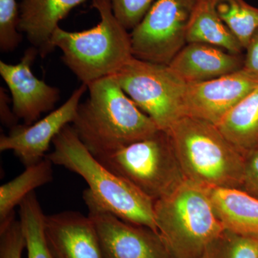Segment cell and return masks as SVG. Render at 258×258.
<instances>
[{"instance_id": "1", "label": "cell", "mask_w": 258, "mask_h": 258, "mask_svg": "<svg viewBox=\"0 0 258 258\" xmlns=\"http://www.w3.org/2000/svg\"><path fill=\"white\" fill-rule=\"evenodd\" d=\"M52 145L53 151L47 154V159L79 174L87 183L83 200L88 208L110 212L125 221L158 232L154 200L97 160L71 124L57 134Z\"/></svg>"}, {"instance_id": "2", "label": "cell", "mask_w": 258, "mask_h": 258, "mask_svg": "<svg viewBox=\"0 0 258 258\" xmlns=\"http://www.w3.org/2000/svg\"><path fill=\"white\" fill-rule=\"evenodd\" d=\"M71 126L94 157L114 152L159 130L123 91L114 76L88 85Z\"/></svg>"}, {"instance_id": "3", "label": "cell", "mask_w": 258, "mask_h": 258, "mask_svg": "<svg viewBox=\"0 0 258 258\" xmlns=\"http://www.w3.org/2000/svg\"><path fill=\"white\" fill-rule=\"evenodd\" d=\"M166 132L185 179L207 188L241 189L244 156L217 125L187 115Z\"/></svg>"}, {"instance_id": "4", "label": "cell", "mask_w": 258, "mask_h": 258, "mask_svg": "<svg viewBox=\"0 0 258 258\" xmlns=\"http://www.w3.org/2000/svg\"><path fill=\"white\" fill-rule=\"evenodd\" d=\"M100 21L96 26L81 32L58 27L51 38V46L62 50V60L82 83L89 85L113 76L130 59V34L115 18L111 0H92Z\"/></svg>"}, {"instance_id": "5", "label": "cell", "mask_w": 258, "mask_h": 258, "mask_svg": "<svg viewBox=\"0 0 258 258\" xmlns=\"http://www.w3.org/2000/svg\"><path fill=\"white\" fill-rule=\"evenodd\" d=\"M157 230L174 258H200L225 228L212 205L208 188L185 179L154 201Z\"/></svg>"}, {"instance_id": "6", "label": "cell", "mask_w": 258, "mask_h": 258, "mask_svg": "<svg viewBox=\"0 0 258 258\" xmlns=\"http://www.w3.org/2000/svg\"><path fill=\"white\" fill-rule=\"evenodd\" d=\"M95 158L154 201L169 195L186 179L170 137L164 131Z\"/></svg>"}, {"instance_id": "7", "label": "cell", "mask_w": 258, "mask_h": 258, "mask_svg": "<svg viewBox=\"0 0 258 258\" xmlns=\"http://www.w3.org/2000/svg\"><path fill=\"white\" fill-rule=\"evenodd\" d=\"M125 94L154 122L168 132L185 115L186 83L169 67L130 59L113 75Z\"/></svg>"}, {"instance_id": "8", "label": "cell", "mask_w": 258, "mask_h": 258, "mask_svg": "<svg viewBox=\"0 0 258 258\" xmlns=\"http://www.w3.org/2000/svg\"><path fill=\"white\" fill-rule=\"evenodd\" d=\"M200 0H156L130 34L136 58L168 66L186 45V34Z\"/></svg>"}, {"instance_id": "9", "label": "cell", "mask_w": 258, "mask_h": 258, "mask_svg": "<svg viewBox=\"0 0 258 258\" xmlns=\"http://www.w3.org/2000/svg\"><path fill=\"white\" fill-rule=\"evenodd\" d=\"M87 91V85L82 83L62 106L42 119L31 125H16L10 128L8 135L0 137V151H12L25 167L45 159L54 139L74 121L81 98Z\"/></svg>"}, {"instance_id": "10", "label": "cell", "mask_w": 258, "mask_h": 258, "mask_svg": "<svg viewBox=\"0 0 258 258\" xmlns=\"http://www.w3.org/2000/svg\"><path fill=\"white\" fill-rule=\"evenodd\" d=\"M88 209L104 258H174L157 231L99 209Z\"/></svg>"}, {"instance_id": "11", "label": "cell", "mask_w": 258, "mask_h": 258, "mask_svg": "<svg viewBox=\"0 0 258 258\" xmlns=\"http://www.w3.org/2000/svg\"><path fill=\"white\" fill-rule=\"evenodd\" d=\"M257 87L258 78L244 69L210 81L187 84L185 115L217 125Z\"/></svg>"}, {"instance_id": "12", "label": "cell", "mask_w": 258, "mask_h": 258, "mask_svg": "<svg viewBox=\"0 0 258 258\" xmlns=\"http://www.w3.org/2000/svg\"><path fill=\"white\" fill-rule=\"evenodd\" d=\"M38 50L30 47L17 64L0 61V76L9 88L13 111L25 125H31L42 113L50 111L60 99L58 88L37 79L32 71Z\"/></svg>"}, {"instance_id": "13", "label": "cell", "mask_w": 258, "mask_h": 258, "mask_svg": "<svg viewBox=\"0 0 258 258\" xmlns=\"http://www.w3.org/2000/svg\"><path fill=\"white\" fill-rule=\"evenodd\" d=\"M45 235L53 258H104L94 223L79 212L46 215Z\"/></svg>"}, {"instance_id": "14", "label": "cell", "mask_w": 258, "mask_h": 258, "mask_svg": "<svg viewBox=\"0 0 258 258\" xmlns=\"http://www.w3.org/2000/svg\"><path fill=\"white\" fill-rule=\"evenodd\" d=\"M168 66L186 84H191L240 71L244 57L208 44L187 43Z\"/></svg>"}, {"instance_id": "15", "label": "cell", "mask_w": 258, "mask_h": 258, "mask_svg": "<svg viewBox=\"0 0 258 258\" xmlns=\"http://www.w3.org/2000/svg\"><path fill=\"white\" fill-rule=\"evenodd\" d=\"M87 0H22L19 30L25 34L42 57L50 53L51 38L59 23L76 7Z\"/></svg>"}, {"instance_id": "16", "label": "cell", "mask_w": 258, "mask_h": 258, "mask_svg": "<svg viewBox=\"0 0 258 258\" xmlns=\"http://www.w3.org/2000/svg\"><path fill=\"white\" fill-rule=\"evenodd\" d=\"M208 189L214 210L225 230L258 238V199L242 189Z\"/></svg>"}, {"instance_id": "17", "label": "cell", "mask_w": 258, "mask_h": 258, "mask_svg": "<svg viewBox=\"0 0 258 258\" xmlns=\"http://www.w3.org/2000/svg\"><path fill=\"white\" fill-rule=\"evenodd\" d=\"M205 43L242 55L244 47L217 14L212 0H200L191 21L186 44Z\"/></svg>"}, {"instance_id": "18", "label": "cell", "mask_w": 258, "mask_h": 258, "mask_svg": "<svg viewBox=\"0 0 258 258\" xmlns=\"http://www.w3.org/2000/svg\"><path fill=\"white\" fill-rule=\"evenodd\" d=\"M244 156L258 148V87L217 125Z\"/></svg>"}, {"instance_id": "19", "label": "cell", "mask_w": 258, "mask_h": 258, "mask_svg": "<svg viewBox=\"0 0 258 258\" xmlns=\"http://www.w3.org/2000/svg\"><path fill=\"white\" fill-rule=\"evenodd\" d=\"M52 162L45 157L0 186V226L15 217L14 209L30 194L53 179Z\"/></svg>"}, {"instance_id": "20", "label": "cell", "mask_w": 258, "mask_h": 258, "mask_svg": "<svg viewBox=\"0 0 258 258\" xmlns=\"http://www.w3.org/2000/svg\"><path fill=\"white\" fill-rule=\"evenodd\" d=\"M20 222L25 239L28 258H53L45 235V218L35 191L24 199L20 205Z\"/></svg>"}, {"instance_id": "21", "label": "cell", "mask_w": 258, "mask_h": 258, "mask_svg": "<svg viewBox=\"0 0 258 258\" xmlns=\"http://www.w3.org/2000/svg\"><path fill=\"white\" fill-rule=\"evenodd\" d=\"M217 14L246 48L258 29V8L244 0H212Z\"/></svg>"}, {"instance_id": "22", "label": "cell", "mask_w": 258, "mask_h": 258, "mask_svg": "<svg viewBox=\"0 0 258 258\" xmlns=\"http://www.w3.org/2000/svg\"><path fill=\"white\" fill-rule=\"evenodd\" d=\"M200 258H258V240L225 230Z\"/></svg>"}, {"instance_id": "23", "label": "cell", "mask_w": 258, "mask_h": 258, "mask_svg": "<svg viewBox=\"0 0 258 258\" xmlns=\"http://www.w3.org/2000/svg\"><path fill=\"white\" fill-rule=\"evenodd\" d=\"M20 11L16 0H0V50L13 52L23 40L19 30Z\"/></svg>"}, {"instance_id": "24", "label": "cell", "mask_w": 258, "mask_h": 258, "mask_svg": "<svg viewBox=\"0 0 258 258\" xmlns=\"http://www.w3.org/2000/svg\"><path fill=\"white\" fill-rule=\"evenodd\" d=\"M156 0H111L115 18L127 30H133Z\"/></svg>"}, {"instance_id": "25", "label": "cell", "mask_w": 258, "mask_h": 258, "mask_svg": "<svg viewBox=\"0 0 258 258\" xmlns=\"http://www.w3.org/2000/svg\"><path fill=\"white\" fill-rule=\"evenodd\" d=\"M25 248L21 223L13 217L0 227V258H22Z\"/></svg>"}, {"instance_id": "26", "label": "cell", "mask_w": 258, "mask_h": 258, "mask_svg": "<svg viewBox=\"0 0 258 258\" xmlns=\"http://www.w3.org/2000/svg\"><path fill=\"white\" fill-rule=\"evenodd\" d=\"M240 189L258 199V148L244 156L243 179Z\"/></svg>"}, {"instance_id": "27", "label": "cell", "mask_w": 258, "mask_h": 258, "mask_svg": "<svg viewBox=\"0 0 258 258\" xmlns=\"http://www.w3.org/2000/svg\"><path fill=\"white\" fill-rule=\"evenodd\" d=\"M244 50L246 54L243 69L258 78V29L251 37Z\"/></svg>"}, {"instance_id": "28", "label": "cell", "mask_w": 258, "mask_h": 258, "mask_svg": "<svg viewBox=\"0 0 258 258\" xmlns=\"http://www.w3.org/2000/svg\"><path fill=\"white\" fill-rule=\"evenodd\" d=\"M10 99L8 94L5 92L4 88L1 87L0 90V118L3 124L6 126L13 128L15 125H18V120L16 115H15L13 108L9 106Z\"/></svg>"}, {"instance_id": "29", "label": "cell", "mask_w": 258, "mask_h": 258, "mask_svg": "<svg viewBox=\"0 0 258 258\" xmlns=\"http://www.w3.org/2000/svg\"><path fill=\"white\" fill-rule=\"evenodd\" d=\"M256 239H257V240H258V238H256Z\"/></svg>"}]
</instances>
